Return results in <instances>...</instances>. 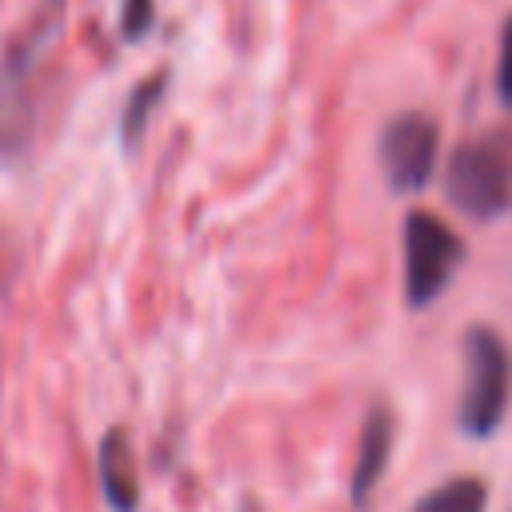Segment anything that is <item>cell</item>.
Listing matches in <instances>:
<instances>
[{
    "mask_svg": "<svg viewBox=\"0 0 512 512\" xmlns=\"http://www.w3.org/2000/svg\"><path fill=\"white\" fill-rule=\"evenodd\" d=\"M448 200L472 220H496L512 208V132L464 140L444 168Z\"/></svg>",
    "mask_w": 512,
    "mask_h": 512,
    "instance_id": "obj_1",
    "label": "cell"
},
{
    "mask_svg": "<svg viewBox=\"0 0 512 512\" xmlns=\"http://www.w3.org/2000/svg\"><path fill=\"white\" fill-rule=\"evenodd\" d=\"M460 348H464V392L456 420L468 436L484 440L504 424L512 396V356L504 336L488 324H472Z\"/></svg>",
    "mask_w": 512,
    "mask_h": 512,
    "instance_id": "obj_2",
    "label": "cell"
},
{
    "mask_svg": "<svg viewBox=\"0 0 512 512\" xmlns=\"http://www.w3.org/2000/svg\"><path fill=\"white\" fill-rule=\"evenodd\" d=\"M464 264V240L432 212H408L404 220V300L424 308L444 296Z\"/></svg>",
    "mask_w": 512,
    "mask_h": 512,
    "instance_id": "obj_3",
    "label": "cell"
},
{
    "mask_svg": "<svg viewBox=\"0 0 512 512\" xmlns=\"http://www.w3.org/2000/svg\"><path fill=\"white\" fill-rule=\"evenodd\" d=\"M60 8L64 0H48L8 44L0 60V148H16L28 132V80L36 72L40 52L60 32Z\"/></svg>",
    "mask_w": 512,
    "mask_h": 512,
    "instance_id": "obj_4",
    "label": "cell"
},
{
    "mask_svg": "<svg viewBox=\"0 0 512 512\" xmlns=\"http://www.w3.org/2000/svg\"><path fill=\"white\" fill-rule=\"evenodd\" d=\"M440 156V132L436 120L424 112H400L380 132V168L392 192H420Z\"/></svg>",
    "mask_w": 512,
    "mask_h": 512,
    "instance_id": "obj_5",
    "label": "cell"
},
{
    "mask_svg": "<svg viewBox=\"0 0 512 512\" xmlns=\"http://www.w3.org/2000/svg\"><path fill=\"white\" fill-rule=\"evenodd\" d=\"M392 436H396V424H392V412L384 404H376L368 416H364V428H360V444H356V464H352V504L364 508L368 496L376 492V480L384 476V464L392 456Z\"/></svg>",
    "mask_w": 512,
    "mask_h": 512,
    "instance_id": "obj_6",
    "label": "cell"
},
{
    "mask_svg": "<svg viewBox=\"0 0 512 512\" xmlns=\"http://www.w3.org/2000/svg\"><path fill=\"white\" fill-rule=\"evenodd\" d=\"M100 488H104V500L112 504V512H136L140 480H136V460H132L124 428H112L100 440Z\"/></svg>",
    "mask_w": 512,
    "mask_h": 512,
    "instance_id": "obj_7",
    "label": "cell"
},
{
    "mask_svg": "<svg viewBox=\"0 0 512 512\" xmlns=\"http://www.w3.org/2000/svg\"><path fill=\"white\" fill-rule=\"evenodd\" d=\"M484 508H488L484 480L480 476H452L448 484L420 496L412 512H484Z\"/></svg>",
    "mask_w": 512,
    "mask_h": 512,
    "instance_id": "obj_8",
    "label": "cell"
},
{
    "mask_svg": "<svg viewBox=\"0 0 512 512\" xmlns=\"http://www.w3.org/2000/svg\"><path fill=\"white\" fill-rule=\"evenodd\" d=\"M164 88H168V76L164 72H156V76H148V80H140L132 88L128 104H124V116H120V140H124V148H136V140L144 136V128H148V120H152Z\"/></svg>",
    "mask_w": 512,
    "mask_h": 512,
    "instance_id": "obj_9",
    "label": "cell"
},
{
    "mask_svg": "<svg viewBox=\"0 0 512 512\" xmlns=\"http://www.w3.org/2000/svg\"><path fill=\"white\" fill-rule=\"evenodd\" d=\"M152 20H156V0H124L120 4V32H124V40L148 36Z\"/></svg>",
    "mask_w": 512,
    "mask_h": 512,
    "instance_id": "obj_10",
    "label": "cell"
},
{
    "mask_svg": "<svg viewBox=\"0 0 512 512\" xmlns=\"http://www.w3.org/2000/svg\"><path fill=\"white\" fill-rule=\"evenodd\" d=\"M496 96L504 108H512V16L500 28V60H496Z\"/></svg>",
    "mask_w": 512,
    "mask_h": 512,
    "instance_id": "obj_11",
    "label": "cell"
}]
</instances>
